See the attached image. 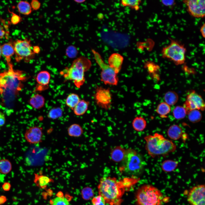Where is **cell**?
Returning a JSON list of instances; mask_svg holds the SVG:
<instances>
[{"instance_id":"6da1fadb","label":"cell","mask_w":205,"mask_h":205,"mask_svg":"<svg viewBox=\"0 0 205 205\" xmlns=\"http://www.w3.org/2000/svg\"><path fill=\"white\" fill-rule=\"evenodd\" d=\"M126 188L123 181H118L115 178L110 177L101 178L98 186L99 195L110 205H121Z\"/></svg>"},{"instance_id":"7a4b0ae2","label":"cell","mask_w":205,"mask_h":205,"mask_svg":"<svg viewBox=\"0 0 205 205\" xmlns=\"http://www.w3.org/2000/svg\"><path fill=\"white\" fill-rule=\"evenodd\" d=\"M91 60L84 56H80L74 60L71 66L66 67L60 73L67 81H72L75 86L80 88L85 82V73L91 68Z\"/></svg>"},{"instance_id":"3957f363","label":"cell","mask_w":205,"mask_h":205,"mask_svg":"<svg viewBox=\"0 0 205 205\" xmlns=\"http://www.w3.org/2000/svg\"><path fill=\"white\" fill-rule=\"evenodd\" d=\"M144 139L146 142V150L148 154L153 158L166 155L175 151L177 148L176 145L172 141L158 133L146 136Z\"/></svg>"},{"instance_id":"277c9868","label":"cell","mask_w":205,"mask_h":205,"mask_svg":"<svg viewBox=\"0 0 205 205\" xmlns=\"http://www.w3.org/2000/svg\"><path fill=\"white\" fill-rule=\"evenodd\" d=\"M145 165L142 155L134 149L129 148L126 150L119 169L126 175L135 177L142 173Z\"/></svg>"},{"instance_id":"5b68a950","label":"cell","mask_w":205,"mask_h":205,"mask_svg":"<svg viewBox=\"0 0 205 205\" xmlns=\"http://www.w3.org/2000/svg\"><path fill=\"white\" fill-rule=\"evenodd\" d=\"M136 199L138 205H162L163 196L156 187L150 185H145L138 189Z\"/></svg>"},{"instance_id":"8992f818","label":"cell","mask_w":205,"mask_h":205,"mask_svg":"<svg viewBox=\"0 0 205 205\" xmlns=\"http://www.w3.org/2000/svg\"><path fill=\"white\" fill-rule=\"evenodd\" d=\"M170 39V44L162 49V57L172 61L177 65L184 63L185 60L186 48L178 41Z\"/></svg>"},{"instance_id":"52a82bcc","label":"cell","mask_w":205,"mask_h":205,"mask_svg":"<svg viewBox=\"0 0 205 205\" xmlns=\"http://www.w3.org/2000/svg\"><path fill=\"white\" fill-rule=\"evenodd\" d=\"M95 59L101 67V80L106 85L116 86L118 83L119 79L117 74L115 70L108 65L105 63L100 55L93 49H91Z\"/></svg>"},{"instance_id":"ba28073f","label":"cell","mask_w":205,"mask_h":205,"mask_svg":"<svg viewBox=\"0 0 205 205\" xmlns=\"http://www.w3.org/2000/svg\"><path fill=\"white\" fill-rule=\"evenodd\" d=\"M13 46L17 60L24 59L28 60L34 57L35 54L33 51L30 39L17 40L14 42Z\"/></svg>"},{"instance_id":"9c48e42d","label":"cell","mask_w":205,"mask_h":205,"mask_svg":"<svg viewBox=\"0 0 205 205\" xmlns=\"http://www.w3.org/2000/svg\"><path fill=\"white\" fill-rule=\"evenodd\" d=\"M94 99L97 104L106 110L110 109L112 102V95L109 88L97 86L94 95Z\"/></svg>"},{"instance_id":"30bf717a","label":"cell","mask_w":205,"mask_h":205,"mask_svg":"<svg viewBox=\"0 0 205 205\" xmlns=\"http://www.w3.org/2000/svg\"><path fill=\"white\" fill-rule=\"evenodd\" d=\"M183 106L188 113L189 111L195 109L204 111L205 104L201 96L195 91L192 90L190 91L187 94L186 100Z\"/></svg>"},{"instance_id":"8fae6325","label":"cell","mask_w":205,"mask_h":205,"mask_svg":"<svg viewBox=\"0 0 205 205\" xmlns=\"http://www.w3.org/2000/svg\"><path fill=\"white\" fill-rule=\"evenodd\" d=\"M183 2L187 7L189 13L196 18H203L205 16L204 0H184Z\"/></svg>"},{"instance_id":"7c38bea8","label":"cell","mask_w":205,"mask_h":205,"mask_svg":"<svg viewBox=\"0 0 205 205\" xmlns=\"http://www.w3.org/2000/svg\"><path fill=\"white\" fill-rule=\"evenodd\" d=\"M205 186L200 185L193 187L189 191L187 197L190 205H205Z\"/></svg>"},{"instance_id":"4fadbf2b","label":"cell","mask_w":205,"mask_h":205,"mask_svg":"<svg viewBox=\"0 0 205 205\" xmlns=\"http://www.w3.org/2000/svg\"><path fill=\"white\" fill-rule=\"evenodd\" d=\"M43 129L34 126L30 127L26 131L24 137L26 141L31 144H36L41 142L43 136Z\"/></svg>"},{"instance_id":"5bb4252c","label":"cell","mask_w":205,"mask_h":205,"mask_svg":"<svg viewBox=\"0 0 205 205\" xmlns=\"http://www.w3.org/2000/svg\"><path fill=\"white\" fill-rule=\"evenodd\" d=\"M124 60L123 57L118 53L112 54L108 59V65L118 74L120 71Z\"/></svg>"},{"instance_id":"9a60e30c","label":"cell","mask_w":205,"mask_h":205,"mask_svg":"<svg viewBox=\"0 0 205 205\" xmlns=\"http://www.w3.org/2000/svg\"><path fill=\"white\" fill-rule=\"evenodd\" d=\"M51 75L50 73L45 70L40 71L36 77V80L40 88V90L43 91L48 89Z\"/></svg>"},{"instance_id":"2e32d148","label":"cell","mask_w":205,"mask_h":205,"mask_svg":"<svg viewBox=\"0 0 205 205\" xmlns=\"http://www.w3.org/2000/svg\"><path fill=\"white\" fill-rule=\"evenodd\" d=\"M1 54L4 56L9 65L11 64V57L15 54L13 45L10 42L3 44L1 46Z\"/></svg>"},{"instance_id":"e0dca14e","label":"cell","mask_w":205,"mask_h":205,"mask_svg":"<svg viewBox=\"0 0 205 205\" xmlns=\"http://www.w3.org/2000/svg\"><path fill=\"white\" fill-rule=\"evenodd\" d=\"M183 133L181 128L176 124H173L171 126L167 131V134L169 137L174 140H178L180 138Z\"/></svg>"},{"instance_id":"ac0fdd59","label":"cell","mask_w":205,"mask_h":205,"mask_svg":"<svg viewBox=\"0 0 205 205\" xmlns=\"http://www.w3.org/2000/svg\"><path fill=\"white\" fill-rule=\"evenodd\" d=\"M29 102L33 108L39 109L44 106L45 103V99L42 95L37 94L34 95L31 97Z\"/></svg>"},{"instance_id":"d6986e66","label":"cell","mask_w":205,"mask_h":205,"mask_svg":"<svg viewBox=\"0 0 205 205\" xmlns=\"http://www.w3.org/2000/svg\"><path fill=\"white\" fill-rule=\"evenodd\" d=\"M89 102L84 99L80 100L73 109L74 114L77 116L83 115L87 111Z\"/></svg>"},{"instance_id":"ffe728a7","label":"cell","mask_w":205,"mask_h":205,"mask_svg":"<svg viewBox=\"0 0 205 205\" xmlns=\"http://www.w3.org/2000/svg\"><path fill=\"white\" fill-rule=\"evenodd\" d=\"M126 150L120 146H117L112 150L111 153L112 159L115 162H121L125 153Z\"/></svg>"},{"instance_id":"44dd1931","label":"cell","mask_w":205,"mask_h":205,"mask_svg":"<svg viewBox=\"0 0 205 205\" xmlns=\"http://www.w3.org/2000/svg\"><path fill=\"white\" fill-rule=\"evenodd\" d=\"M147 122L145 119L141 116H137L133 119L132 126L134 129L138 132L142 131L146 127Z\"/></svg>"},{"instance_id":"7402d4cb","label":"cell","mask_w":205,"mask_h":205,"mask_svg":"<svg viewBox=\"0 0 205 205\" xmlns=\"http://www.w3.org/2000/svg\"><path fill=\"white\" fill-rule=\"evenodd\" d=\"M67 131L69 136L75 137L80 136L83 132L81 126L77 124H73L71 125L68 128Z\"/></svg>"},{"instance_id":"603a6c76","label":"cell","mask_w":205,"mask_h":205,"mask_svg":"<svg viewBox=\"0 0 205 205\" xmlns=\"http://www.w3.org/2000/svg\"><path fill=\"white\" fill-rule=\"evenodd\" d=\"M144 64V67L147 70L149 74L153 75V77L159 78L158 75L157 73L160 69L159 65L152 61H146Z\"/></svg>"},{"instance_id":"cb8c5ba5","label":"cell","mask_w":205,"mask_h":205,"mask_svg":"<svg viewBox=\"0 0 205 205\" xmlns=\"http://www.w3.org/2000/svg\"><path fill=\"white\" fill-rule=\"evenodd\" d=\"M179 96L174 91H169L167 92L164 96L165 102L169 105L175 104L177 102Z\"/></svg>"},{"instance_id":"d4e9b609","label":"cell","mask_w":205,"mask_h":205,"mask_svg":"<svg viewBox=\"0 0 205 205\" xmlns=\"http://www.w3.org/2000/svg\"><path fill=\"white\" fill-rule=\"evenodd\" d=\"M19 12L21 14L28 15L32 12V9L30 4L26 1H21L17 5Z\"/></svg>"},{"instance_id":"484cf974","label":"cell","mask_w":205,"mask_h":205,"mask_svg":"<svg viewBox=\"0 0 205 205\" xmlns=\"http://www.w3.org/2000/svg\"><path fill=\"white\" fill-rule=\"evenodd\" d=\"M80 100L79 95L75 93L69 94L65 100L66 105L73 110Z\"/></svg>"},{"instance_id":"4316f807","label":"cell","mask_w":205,"mask_h":205,"mask_svg":"<svg viewBox=\"0 0 205 205\" xmlns=\"http://www.w3.org/2000/svg\"><path fill=\"white\" fill-rule=\"evenodd\" d=\"M50 181V179L46 176L35 174L34 182L37 186L41 188L45 187Z\"/></svg>"},{"instance_id":"83f0119b","label":"cell","mask_w":205,"mask_h":205,"mask_svg":"<svg viewBox=\"0 0 205 205\" xmlns=\"http://www.w3.org/2000/svg\"><path fill=\"white\" fill-rule=\"evenodd\" d=\"M171 108L169 105L165 102L159 104L156 109V112L161 118L166 117L167 115L170 112Z\"/></svg>"},{"instance_id":"f1b7e54d","label":"cell","mask_w":205,"mask_h":205,"mask_svg":"<svg viewBox=\"0 0 205 205\" xmlns=\"http://www.w3.org/2000/svg\"><path fill=\"white\" fill-rule=\"evenodd\" d=\"M178 164L177 161L171 160H167L163 161L161 165L163 171L166 172L173 171L177 167Z\"/></svg>"},{"instance_id":"f546056e","label":"cell","mask_w":205,"mask_h":205,"mask_svg":"<svg viewBox=\"0 0 205 205\" xmlns=\"http://www.w3.org/2000/svg\"><path fill=\"white\" fill-rule=\"evenodd\" d=\"M189 120L193 123L200 121L202 118V114L198 110L195 109L189 111L187 114Z\"/></svg>"},{"instance_id":"4dcf8cb0","label":"cell","mask_w":205,"mask_h":205,"mask_svg":"<svg viewBox=\"0 0 205 205\" xmlns=\"http://www.w3.org/2000/svg\"><path fill=\"white\" fill-rule=\"evenodd\" d=\"M12 168V164L7 159H4L0 160V173L6 174L9 173Z\"/></svg>"},{"instance_id":"1f68e13d","label":"cell","mask_w":205,"mask_h":205,"mask_svg":"<svg viewBox=\"0 0 205 205\" xmlns=\"http://www.w3.org/2000/svg\"><path fill=\"white\" fill-rule=\"evenodd\" d=\"M63 114V110L61 107H55L50 110L47 116L50 119H56L61 117Z\"/></svg>"},{"instance_id":"d6a6232c","label":"cell","mask_w":205,"mask_h":205,"mask_svg":"<svg viewBox=\"0 0 205 205\" xmlns=\"http://www.w3.org/2000/svg\"><path fill=\"white\" fill-rule=\"evenodd\" d=\"M187 112L183 106H178L173 109V114L174 118L177 119L184 118L187 114Z\"/></svg>"},{"instance_id":"836d02e7","label":"cell","mask_w":205,"mask_h":205,"mask_svg":"<svg viewBox=\"0 0 205 205\" xmlns=\"http://www.w3.org/2000/svg\"><path fill=\"white\" fill-rule=\"evenodd\" d=\"M141 1L137 0H122L121 1L122 4L124 6H128L136 11L139 9V6Z\"/></svg>"},{"instance_id":"e575fe53","label":"cell","mask_w":205,"mask_h":205,"mask_svg":"<svg viewBox=\"0 0 205 205\" xmlns=\"http://www.w3.org/2000/svg\"><path fill=\"white\" fill-rule=\"evenodd\" d=\"M52 205H69V202L65 198L59 196L53 199Z\"/></svg>"},{"instance_id":"d590c367","label":"cell","mask_w":205,"mask_h":205,"mask_svg":"<svg viewBox=\"0 0 205 205\" xmlns=\"http://www.w3.org/2000/svg\"><path fill=\"white\" fill-rule=\"evenodd\" d=\"M93 195V191L90 187H87L84 188L82 191L83 198L85 200H88L92 197Z\"/></svg>"},{"instance_id":"8d00e7d4","label":"cell","mask_w":205,"mask_h":205,"mask_svg":"<svg viewBox=\"0 0 205 205\" xmlns=\"http://www.w3.org/2000/svg\"><path fill=\"white\" fill-rule=\"evenodd\" d=\"M77 48L73 46H69L66 50V55L70 58H74L77 55L78 53Z\"/></svg>"},{"instance_id":"74e56055","label":"cell","mask_w":205,"mask_h":205,"mask_svg":"<svg viewBox=\"0 0 205 205\" xmlns=\"http://www.w3.org/2000/svg\"><path fill=\"white\" fill-rule=\"evenodd\" d=\"M91 202L93 205H105L106 203L104 198L100 195L93 197Z\"/></svg>"},{"instance_id":"f35d334b","label":"cell","mask_w":205,"mask_h":205,"mask_svg":"<svg viewBox=\"0 0 205 205\" xmlns=\"http://www.w3.org/2000/svg\"><path fill=\"white\" fill-rule=\"evenodd\" d=\"M9 11L12 14V15L11 19V22L12 24L15 25L20 22L21 18L19 16L13 12H11L9 10Z\"/></svg>"},{"instance_id":"ab89813d","label":"cell","mask_w":205,"mask_h":205,"mask_svg":"<svg viewBox=\"0 0 205 205\" xmlns=\"http://www.w3.org/2000/svg\"><path fill=\"white\" fill-rule=\"evenodd\" d=\"M30 4L32 9L34 10L39 9L41 6L40 3L37 0H32Z\"/></svg>"},{"instance_id":"60d3db41","label":"cell","mask_w":205,"mask_h":205,"mask_svg":"<svg viewBox=\"0 0 205 205\" xmlns=\"http://www.w3.org/2000/svg\"><path fill=\"white\" fill-rule=\"evenodd\" d=\"M161 1L163 4L167 6H172L175 4V1L174 0H163Z\"/></svg>"},{"instance_id":"b9f144b4","label":"cell","mask_w":205,"mask_h":205,"mask_svg":"<svg viewBox=\"0 0 205 205\" xmlns=\"http://www.w3.org/2000/svg\"><path fill=\"white\" fill-rule=\"evenodd\" d=\"M5 122V116L3 112L0 111V127L3 126Z\"/></svg>"},{"instance_id":"7bdbcfd3","label":"cell","mask_w":205,"mask_h":205,"mask_svg":"<svg viewBox=\"0 0 205 205\" xmlns=\"http://www.w3.org/2000/svg\"><path fill=\"white\" fill-rule=\"evenodd\" d=\"M2 187L4 190L7 191L10 190L11 186L9 183L6 182L3 184Z\"/></svg>"},{"instance_id":"ee69618b","label":"cell","mask_w":205,"mask_h":205,"mask_svg":"<svg viewBox=\"0 0 205 205\" xmlns=\"http://www.w3.org/2000/svg\"><path fill=\"white\" fill-rule=\"evenodd\" d=\"M32 50L35 54H38L40 52V49L39 46H35L32 47Z\"/></svg>"},{"instance_id":"f6af8a7d","label":"cell","mask_w":205,"mask_h":205,"mask_svg":"<svg viewBox=\"0 0 205 205\" xmlns=\"http://www.w3.org/2000/svg\"><path fill=\"white\" fill-rule=\"evenodd\" d=\"M7 201V198L5 196H0V205H2L5 203Z\"/></svg>"},{"instance_id":"bcb514c9","label":"cell","mask_w":205,"mask_h":205,"mask_svg":"<svg viewBox=\"0 0 205 205\" xmlns=\"http://www.w3.org/2000/svg\"><path fill=\"white\" fill-rule=\"evenodd\" d=\"M200 32L202 37L205 38V24H204L201 26L200 29Z\"/></svg>"},{"instance_id":"7dc6e473","label":"cell","mask_w":205,"mask_h":205,"mask_svg":"<svg viewBox=\"0 0 205 205\" xmlns=\"http://www.w3.org/2000/svg\"><path fill=\"white\" fill-rule=\"evenodd\" d=\"M5 34V31L3 28L0 25V38H2L4 36Z\"/></svg>"},{"instance_id":"c3c4849f","label":"cell","mask_w":205,"mask_h":205,"mask_svg":"<svg viewBox=\"0 0 205 205\" xmlns=\"http://www.w3.org/2000/svg\"><path fill=\"white\" fill-rule=\"evenodd\" d=\"M74 1L76 3H81L85 2V0H74Z\"/></svg>"},{"instance_id":"681fc988","label":"cell","mask_w":205,"mask_h":205,"mask_svg":"<svg viewBox=\"0 0 205 205\" xmlns=\"http://www.w3.org/2000/svg\"><path fill=\"white\" fill-rule=\"evenodd\" d=\"M1 55L2 54L1 52V46L0 44V59L1 58Z\"/></svg>"}]
</instances>
